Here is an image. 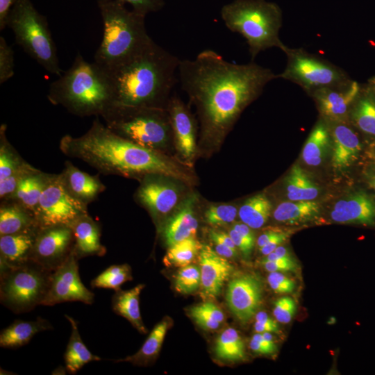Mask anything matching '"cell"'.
I'll return each mask as SVG.
<instances>
[{
  "mask_svg": "<svg viewBox=\"0 0 375 375\" xmlns=\"http://www.w3.org/2000/svg\"><path fill=\"white\" fill-rule=\"evenodd\" d=\"M278 78L270 69L253 62L235 64L210 49L193 60H181V88L197 106L206 133L222 135L271 81Z\"/></svg>",
  "mask_w": 375,
  "mask_h": 375,
  "instance_id": "obj_1",
  "label": "cell"
},
{
  "mask_svg": "<svg viewBox=\"0 0 375 375\" xmlns=\"http://www.w3.org/2000/svg\"><path fill=\"white\" fill-rule=\"evenodd\" d=\"M67 156L83 160L106 175L144 177L156 174L187 181L188 175L159 151L123 138L103 124L98 117L83 135L63 136L59 144Z\"/></svg>",
  "mask_w": 375,
  "mask_h": 375,
  "instance_id": "obj_2",
  "label": "cell"
},
{
  "mask_svg": "<svg viewBox=\"0 0 375 375\" xmlns=\"http://www.w3.org/2000/svg\"><path fill=\"white\" fill-rule=\"evenodd\" d=\"M180 59L153 40L141 51L106 70L116 107L167 109L178 79Z\"/></svg>",
  "mask_w": 375,
  "mask_h": 375,
  "instance_id": "obj_3",
  "label": "cell"
},
{
  "mask_svg": "<svg viewBox=\"0 0 375 375\" xmlns=\"http://www.w3.org/2000/svg\"><path fill=\"white\" fill-rule=\"evenodd\" d=\"M47 99L79 117H102L112 106L113 92L106 70L78 53L72 66L51 83Z\"/></svg>",
  "mask_w": 375,
  "mask_h": 375,
  "instance_id": "obj_4",
  "label": "cell"
},
{
  "mask_svg": "<svg viewBox=\"0 0 375 375\" xmlns=\"http://www.w3.org/2000/svg\"><path fill=\"white\" fill-rule=\"evenodd\" d=\"M103 24L101 42L94 62L108 70L135 56L153 40L147 33L145 16L111 1L98 4Z\"/></svg>",
  "mask_w": 375,
  "mask_h": 375,
  "instance_id": "obj_5",
  "label": "cell"
},
{
  "mask_svg": "<svg viewBox=\"0 0 375 375\" xmlns=\"http://www.w3.org/2000/svg\"><path fill=\"white\" fill-rule=\"evenodd\" d=\"M220 15L231 31L245 38L252 61L267 49L276 47L283 52L287 49L279 38L283 13L277 3L266 0H233L222 8Z\"/></svg>",
  "mask_w": 375,
  "mask_h": 375,
  "instance_id": "obj_6",
  "label": "cell"
},
{
  "mask_svg": "<svg viewBox=\"0 0 375 375\" xmlns=\"http://www.w3.org/2000/svg\"><path fill=\"white\" fill-rule=\"evenodd\" d=\"M163 108L111 107L101 117L117 135L145 148L159 151L168 144L172 131Z\"/></svg>",
  "mask_w": 375,
  "mask_h": 375,
  "instance_id": "obj_7",
  "label": "cell"
},
{
  "mask_svg": "<svg viewBox=\"0 0 375 375\" xmlns=\"http://www.w3.org/2000/svg\"><path fill=\"white\" fill-rule=\"evenodd\" d=\"M16 42L47 72L60 76L56 44L48 22L30 0H17L7 21Z\"/></svg>",
  "mask_w": 375,
  "mask_h": 375,
  "instance_id": "obj_8",
  "label": "cell"
},
{
  "mask_svg": "<svg viewBox=\"0 0 375 375\" xmlns=\"http://www.w3.org/2000/svg\"><path fill=\"white\" fill-rule=\"evenodd\" d=\"M53 272L35 261L0 269L1 303L16 314L30 312L44 301Z\"/></svg>",
  "mask_w": 375,
  "mask_h": 375,
  "instance_id": "obj_9",
  "label": "cell"
},
{
  "mask_svg": "<svg viewBox=\"0 0 375 375\" xmlns=\"http://www.w3.org/2000/svg\"><path fill=\"white\" fill-rule=\"evenodd\" d=\"M284 53L287 56V65L284 71L277 74L278 78L292 81L310 94L350 81L344 70L303 49L288 47Z\"/></svg>",
  "mask_w": 375,
  "mask_h": 375,
  "instance_id": "obj_10",
  "label": "cell"
},
{
  "mask_svg": "<svg viewBox=\"0 0 375 375\" xmlns=\"http://www.w3.org/2000/svg\"><path fill=\"white\" fill-rule=\"evenodd\" d=\"M87 214V205L69 193L60 174H52L41 195L35 213L39 227L69 226L78 217Z\"/></svg>",
  "mask_w": 375,
  "mask_h": 375,
  "instance_id": "obj_11",
  "label": "cell"
},
{
  "mask_svg": "<svg viewBox=\"0 0 375 375\" xmlns=\"http://www.w3.org/2000/svg\"><path fill=\"white\" fill-rule=\"evenodd\" d=\"M78 261L72 252L63 264L53 271L49 290L42 306H51L67 301L93 303L94 294L82 283Z\"/></svg>",
  "mask_w": 375,
  "mask_h": 375,
  "instance_id": "obj_12",
  "label": "cell"
},
{
  "mask_svg": "<svg viewBox=\"0 0 375 375\" xmlns=\"http://www.w3.org/2000/svg\"><path fill=\"white\" fill-rule=\"evenodd\" d=\"M74 235L68 225L40 228L33 246L31 260L44 268L54 271L73 252Z\"/></svg>",
  "mask_w": 375,
  "mask_h": 375,
  "instance_id": "obj_13",
  "label": "cell"
},
{
  "mask_svg": "<svg viewBox=\"0 0 375 375\" xmlns=\"http://www.w3.org/2000/svg\"><path fill=\"white\" fill-rule=\"evenodd\" d=\"M262 289L260 278L253 274L239 275L229 282L226 302L242 323H247L257 313L262 299Z\"/></svg>",
  "mask_w": 375,
  "mask_h": 375,
  "instance_id": "obj_14",
  "label": "cell"
},
{
  "mask_svg": "<svg viewBox=\"0 0 375 375\" xmlns=\"http://www.w3.org/2000/svg\"><path fill=\"white\" fill-rule=\"evenodd\" d=\"M164 175L149 174L142 178L136 192L137 200L153 218L169 213L176 205L179 194L177 187L163 178Z\"/></svg>",
  "mask_w": 375,
  "mask_h": 375,
  "instance_id": "obj_15",
  "label": "cell"
},
{
  "mask_svg": "<svg viewBox=\"0 0 375 375\" xmlns=\"http://www.w3.org/2000/svg\"><path fill=\"white\" fill-rule=\"evenodd\" d=\"M6 125L0 126V199L9 198L19 181L28 174L35 171L17 153L6 138Z\"/></svg>",
  "mask_w": 375,
  "mask_h": 375,
  "instance_id": "obj_16",
  "label": "cell"
},
{
  "mask_svg": "<svg viewBox=\"0 0 375 375\" xmlns=\"http://www.w3.org/2000/svg\"><path fill=\"white\" fill-rule=\"evenodd\" d=\"M198 258L201 271V296L206 299H215L222 292L233 266L206 244H202Z\"/></svg>",
  "mask_w": 375,
  "mask_h": 375,
  "instance_id": "obj_17",
  "label": "cell"
},
{
  "mask_svg": "<svg viewBox=\"0 0 375 375\" xmlns=\"http://www.w3.org/2000/svg\"><path fill=\"white\" fill-rule=\"evenodd\" d=\"M359 91L358 83L350 81L342 85L315 90L310 94L324 117L339 122L347 115Z\"/></svg>",
  "mask_w": 375,
  "mask_h": 375,
  "instance_id": "obj_18",
  "label": "cell"
},
{
  "mask_svg": "<svg viewBox=\"0 0 375 375\" xmlns=\"http://www.w3.org/2000/svg\"><path fill=\"white\" fill-rule=\"evenodd\" d=\"M333 221L342 224H375V200L358 192L338 201L330 214Z\"/></svg>",
  "mask_w": 375,
  "mask_h": 375,
  "instance_id": "obj_19",
  "label": "cell"
},
{
  "mask_svg": "<svg viewBox=\"0 0 375 375\" xmlns=\"http://www.w3.org/2000/svg\"><path fill=\"white\" fill-rule=\"evenodd\" d=\"M167 110L178 149L181 155L190 161L196 151V131L192 117L183 102L176 97L171 98Z\"/></svg>",
  "mask_w": 375,
  "mask_h": 375,
  "instance_id": "obj_20",
  "label": "cell"
},
{
  "mask_svg": "<svg viewBox=\"0 0 375 375\" xmlns=\"http://www.w3.org/2000/svg\"><path fill=\"white\" fill-rule=\"evenodd\" d=\"M39 229L0 236V269L17 267L31 260Z\"/></svg>",
  "mask_w": 375,
  "mask_h": 375,
  "instance_id": "obj_21",
  "label": "cell"
},
{
  "mask_svg": "<svg viewBox=\"0 0 375 375\" xmlns=\"http://www.w3.org/2000/svg\"><path fill=\"white\" fill-rule=\"evenodd\" d=\"M69 226L74 235L73 253L78 260L106 254V248L100 240V226L88 214L78 217Z\"/></svg>",
  "mask_w": 375,
  "mask_h": 375,
  "instance_id": "obj_22",
  "label": "cell"
},
{
  "mask_svg": "<svg viewBox=\"0 0 375 375\" xmlns=\"http://www.w3.org/2000/svg\"><path fill=\"white\" fill-rule=\"evenodd\" d=\"M196 196L186 199L162 228L166 244L169 247L189 238H195L198 222L195 216Z\"/></svg>",
  "mask_w": 375,
  "mask_h": 375,
  "instance_id": "obj_23",
  "label": "cell"
},
{
  "mask_svg": "<svg viewBox=\"0 0 375 375\" xmlns=\"http://www.w3.org/2000/svg\"><path fill=\"white\" fill-rule=\"evenodd\" d=\"M60 175L69 193L87 206L106 190L98 176L80 170L70 161L65 162V167Z\"/></svg>",
  "mask_w": 375,
  "mask_h": 375,
  "instance_id": "obj_24",
  "label": "cell"
},
{
  "mask_svg": "<svg viewBox=\"0 0 375 375\" xmlns=\"http://www.w3.org/2000/svg\"><path fill=\"white\" fill-rule=\"evenodd\" d=\"M335 122L332 129V163L335 168L342 169L351 165L357 158L361 145L357 135L351 128L344 123Z\"/></svg>",
  "mask_w": 375,
  "mask_h": 375,
  "instance_id": "obj_25",
  "label": "cell"
},
{
  "mask_svg": "<svg viewBox=\"0 0 375 375\" xmlns=\"http://www.w3.org/2000/svg\"><path fill=\"white\" fill-rule=\"evenodd\" d=\"M40 228L35 215L11 200L2 201L0 207V236Z\"/></svg>",
  "mask_w": 375,
  "mask_h": 375,
  "instance_id": "obj_26",
  "label": "cell"
},
{
  "mask_svg": "<svg viewBox=\"0 0 375 375\" xmlns=\"http://www.w3.org/2000/svg\"><path fill=\"white\" fill-rule=\"evenodd\" d=\"M53 328L47 319L40 317L33 321L17 319L1 331L0 346L8 349L18 348L28 344L35 334Z\"/></svg>",
  "mask_w": 375,
  "mask_h": 375,
  "instance_id": "obj_27",
  "label": "cell"
},
{
  "mask_svg": "<svg viewBox=\"0 0 375 375\" xmlns=\"http://www.w3.org/2000/svg\"><path fill=\"white\" fill-rule=\"evenodd\" d=\"M51 176L39 169L28 174L6 200L17 202L35 215L41 195Z\"/></svg>",
  "mask_w": 375,
  "mask_h": 375,
  "instance_id": "obj_28",
  "label": "cell"
},
{
  "mask_svg": "<svg viewBox=\"0 0 375 375\" xmlns=\"http://www.w3.org/2000/svg\"><path fill=\"white\" fill-rule=\"evenodd\" d=\"M145 287L144 284H138L128 290L115 291L112 297L113 311L126 318L140 333L146 334L145 327L140 315L139 300L140 294Z\"/></svg>",
  "mask_w": 375,
  "mask_h": 375,
  "instance_id": "obj_29",
  "label": "cell"
},
{
  "mask_svg": "<svg viewBox=\"0 0 375 375\" xmlns=\"http://www.w3.org/2000/svg\"><path fill=\"white\" fill-rule=\"evenodd\" d=\"M69 322L72 331L69 340L64 354L67 372L75 374L85 365L92 361H99L100 357L93 354L83 342L78 332L77 322L70 316L65 315Z\"/></svg>",
  "mask_w": 375,
  "mask_h": 375,
  "instance_id": "obj_30",
  "label": "cell"
},
{
  "mask_svg": "<svg viewBox=\"0 0 375 375\" xmlns=\"http://www.w3.org/2000/svg\"><path fill=\"white\" fill-rule=\"evenodd\" d=\"M320 212L319 204L313 201H289L281 203L273 217L278 222L294 225L316 219Z\"/></svg>",
  "mask_w": 375,
  "mask_h": 375,
  "instance_id": "obj_31",
  "label": "cell"
},
{
  "mask_svg": "<svg viewBox=\"0 0 375 375\" xmlns=\"http://www.w3.org/2000/svg\"><path fill=\"white\" fill-rule=\"evenodd\" d=\"M169 326V319L164 318L153 327L135 354L115 361L130 362L138 365H147L157 358Z\"/></svg>",
  "mask_w": 375,
  "mask_h": 375,
  "instance_id": "obj_32",
  "label": "cell"
},
{
  "mask_svg": "<svg viewBox=\"0 0 375 375\" xmlns=\"http://www.w3.org/2000/svg\"><path fill=\"white\" fill-rule=\"evenodd\" d=\"M330 143V131L322 121L318 122L303 146L301 158L310 166H318L324 159Z\"/></svg>",
  "mask_w": 375,
  "mask_h": 375,
  "instance_id": "obj_33",
  "label": "cell"
},
{
  "mask_svg": "<svg viewBox=\"0 0 375 375\" xmlns=\"http://www.w3.org/2000/svg\"><path fill=\"white\" fill-rule=\"evenodd\" d=\"M286 194L290 201H311L319 194L317 185L297 165L291 169L285 181Z\"/></svg>",
  "mask_w": 375,
  "mask_h": 375,
  "instance_id": "obj_34",
  "label": "cell"
},
{
  "mask_svg": "<svg viewBox=\"0 0 375 375\" xmlns=\"http://www.w3.org/2000/svg\"><path fill=\"white\" fill-rule=\"evenodd\" d=\"M214 351L216 357L226 362H238L246 359L244 343L233 328L224 329L217 338Z\"/></svg>",
  "mask_w": 375,
  "mask_h": 375,
  "instance_id": "obj_35",
  "label": "cell"
},
{
  "mask_svg": "<svg viewBox=\"0 0 375 375\" xmlns=\"http://www.w3.org/2000/svg\"><path fill=\"white\" fill-rule=\"evenodd\" d=\"M271 210L272 203L267 196L258 194L245 201L238 210V216L251 228H259L267 222Z\"/></svg>",
  "mask_w": 375,
  "mask_h": 375,
  "instance_id": "obj_36",
  "label": "cell"
},
{
  "mask_svg": "<svg viewBox=\"0 0 375 375\" xmlns=\"http://www.w3.org/2000/svg\"><path fill=\"white\" fill-rule=\"evenodd\" d=\"M202 244L196 238H189L169 247L164 258L167 266L185 267L199 256Z\"/></svg>",
  "mask_w": 375,
  "mask_h": 375,
  "instance_id": "obj_37",
  "label": "cell"
},
{
  "mask_svg": "<svg viewBox=\"0 0 375 375\" xmlns=\"http://www.w3.org/2000/svg\"><path fill=\"white\" fill-rule=\"evenodd\" d=\"M188 313L199 326L206 331L217 329L225 318L222 310L211 301H205L192 306Z\"/></svg>",
  "mask_w": 375,
  "mask_h": 375,
  "instance_id": "obj_38",
  "label": "cell"
},
{
  "mask_svg": "<svg viewBox=\"0 0 375 375\" xmlns=\"http://www.w3.org/2000/svg\"><path fill=\"white\" fill-rule=\"evenodd\" d=\"M132 279L131 268L128 264L112 265L91 281V286L98 288L120 290L121 285Z\"/></svg>",
  "mask_w": 375,
  "mask_h": 375,
  "instance_id": "obj_39",
  "label": "cell"
},
{
  "mask_svg": "<svg viewBox=\"0 0 375 375\" xmlns=\"http://www.w3.org/2000/svg\"><path fill=\"white\" fill-rule=\"evenodd\" d=\"M201 284L199 265L190 264L182 267L178 271L174 280L175 290L182 294H190L196 292Z\"/></svg>",
  "mask_w": 375,
  "mask_h": 375,
  "instance_id": "obj_40",
  "label": "cell"
},
{
  "mask_svg": "<svg viewBox=\"0 0 375 375\" xmlns=\"http://www.w3.org/2000/svg\"><path fill=\"white\" fill-rule=\"evenodd\" d=\"M353 118L360 130L375 135V103L371 99L363 98L358 101Z\"/></svg>",
  "mask_w": 375,
  "mask_h": 375,
  "instance_id": "obj_41",
  "label": "cell"
},
{
  "mask_svg": "<svg viewBox=\"0 0 375 375\" xmlns=\"http://www.w3.org/2000/svg\"><path fill=\"white\" fill-rule=\"evenodd\" d=\"M237 214V208L232 205L210 206L205 212V219L212 226H224L232 223Z\"/></svg>",
  "mask_w": 375,
  "mask_h": 375,
  "instance_id": "obj_42",
  "label": "cell"
},
{
  "mask_svg": "<svg viewBox=\"0 0 375 375\" xmlns=\"http://www.w3.org/2000/svg\"><path fill=\"white\" fill-rule=\"evenodd\" d=\"M14 51L3 36L0 37V83L3 84L15 74Z\"/></svg>",
  "mask_w": 375,
  "mask_h": 375,
  "instance_id": "obj_43",
  "label": "cell"
},
{
  "mask_svg": "<svg viewBox=\"0 0 375 375\" xmlns=\"http://www.w3.org/2000/svg\"><path fill=\"white\" fill-rule=\"evenodd\" d=\"M296 311L295 301L290 297H283L276 301L273 314L278 322L288 324L292 319Z\"/></svg>",
  "mask_w": 375,
  "mask_h": 375,
  "instance_id": "obj_44",
  "label": "cell"
},
{
  "mask_svg": "<svg viewBox=\"0 0 375 375\" xmlns=\"http://www.w3.org/2000/svg\"><path fill=\"white\" fill-rule=\"evenodd\" d=\"M111 1L128 3L132 6L133 10L144 16L149 12L158 11L165 5L164 0H97V3Z\"/></svg>",
  "mask_w": 375,
  "mask_h": 375,
  "instance_id": "obj_45",
  "label": "cell"
},
{
  "mask_svg": "<svg viewBox=\"0 0 375 375\" xmlns=\"http://www.w3.org/2000/svg\"><path fill=\"white\" fill-rule=\"evenodd\" d=\"M267 282L271 289L278 294L290 293L296 286L293 279L279 272H269Z\"/></svg>",
  "mask_w": 375,
  "mask_h": 375,
  "instance_id": "obj_46",
  "label": "cell"
},
{
  "mask_svg": "<svg viewBox=\"0 0 375 375\" xmlns=\"http://www.w3.org/2000/svg\"><path fill=\"white\" fill-rule=\"evenodd\" d=\"M261 264L269 272H294L297 268V262L293 258H282L276 260H262Z\"/></svg>",
  "mask_w": 375,
  "mask_h": 375,
  "instance_id": "obj_47",
  "label": "cell"
},
{
  "mask_svg": "<svg viewBox=\"0 0 375 375\" xmlns=\"http://www.w3.org/2000/svg\"><path fill=\"white\" fill-rule=\"evenodd\" d=\"M228 234L231 237L235 247L245 257H249L253 249L255 242L249 240L233 228L229 230Z\"/></svg>",
  "mask_w": 375,
  "mask_h": 375,
  "instance_id": "obj_48",
  "label": "cell"
},
{
  "mask_svg": "<svg viewBox=\"0 0 375 375\" xmlns=\"http://www.w3.org/2000/svg\"><path fill=\"white\" fill-rule=\"evenodd\" d=\"M290 232L278 229L276 233L261 248L260 253L267 256L273 252L278 246L284 242L289 237Z\"/></svg>",
  "mask_w": 375,
  "mask_h": 375,
  "instance_id": "obj_49",
  "label": "cell"
},
{
  "mask_svg": "<svg viewBox=\"0 0 375 375\" xmlns=\"http://www.w3.org/2000/svg\"><path fill=\"white\" fill-rule=\"evenodd\" d=\"M17 0H0V30L7 26L9 14Z\"/></svg>",
  "mask_w": 375,
  "mask_h": 375,
  "instance_id": "obj_50",
  "label": "cell"
},
{
  "mask_svg": "<svg viewBox=\"0 0 375 375\" xmlns=\"http://www.w3.org/2000/svg\"><path fill=\"white\" fill-rule=\"evenodd\" d=\"M215 245V251L226 258H234L237 256V249H234L220 242H213Z\"/></svg>",
  "mask_w": 375,
  "mask_h": 375,
  "instance_id": "obj_51",
  "label": "cell"
},
{
  "mask_svg": "<svg viewBox=\"0 0 375 375\" xmlns=\"http://www.w3.org/2000/svg\"><path fill=\"white\" fill-rule=\"evenodd\" d=\"M253 328H254V331L256 333H264V332H269V333H280V328L278 326L265 324L258 322H255Z\"/></svg>",
  "mask_w": 375,
  "mask_h": 375,
  "instance_id": "obj_52",
  "label": "cell"
},
{
  "mask_svg": "<svg viewBox=\"0 0 375 375\" xmlns=\"http://www.w3.org/2000/svg\"><path fill=\"white\" fill-rule=\"evenodd\" d=\"M278 228H273L266 230L257 240V246L258 249L262 247L278 231Z\"/></svg>",
  "mask_w": 375,
  "mask_h": 375,
  "instance_id": "obj_53",
  "label": "cell"
},
{
  "mask_svg": "<svg viewBox=\"0 0 375 375\" xmlns=\"http://www.w3.org/2000/svg\"><path fill=\"white\" fill-rule=\"evenodd\" d=\"M256 322L272 326H278L277 322L270 317L266 312L260 311L255 315Z\"/></svg>",
  "mask_w": 375,
  "mask_h": 375,
  "instance_id": "obj_54",
  "label": "cell"
},
{
  "mask_svg": "<svg viewBox=\"0 0 375 375\" xmlns=\"http://www.w3.org/2000/svg\"><path fill=\"white\" fill-rule=\"evenodd\" d=\"M249 347L251 349L256 353L262 355H269L266 349L264 348L258 341L253 338H251L249 343Z\"/></svg>",
  "mask_w": 375,
  "mask_h": 375,
  "instance_id": "obj_55",
  "label": "cell"
},
{
  "mask_svg": "<svg viewBox=\"0 0 375 375\" xmlns=\"http://www.w3.org/2000/svg\"><path fill=\"white\" fill-rule=\"evenodd\" d=\"M274 252L276 253L278 256L283 257V258H292V256L290 254L288 250L283 247V246H278Z\"/></svg>",
  "mask_w": 375,
  "mask_h": 375,
  "instance_id": "obj_56",
  "label": "cell"
},
{
  "mask_svg": "<svg viewBox=\"0 0 375 375\" xmlns=\"http://www.w3.org/2000/svg\"><path fill=\"white\" fill-rule=\"evenodd\" d=\"M65 372H67L65 367H63L62 366H59L54 371H53L52 374H65Z\"/></svg>",
  "mask_w": 375,
  "mask_h": 375,
  "instance_id": "obj_57",
  "label": "cell"
},
{
  "mask_svg": "<svg viewBox=\"0 0 375 375\" xmlns=\"http://www.w3.org/2000/svg\"><path fill=\"white\" fill-rule=\"evenodd\" d=\"M369 182L372 188L375 189V172L369 176Z\"/></svg>",
  "mask_w": 375,
  "mask_h": 375,
  "instance_id": "obj_58",
  "label": "cell"
}]
</instances>
